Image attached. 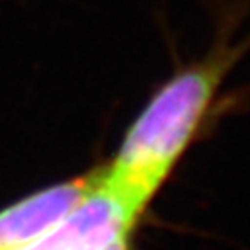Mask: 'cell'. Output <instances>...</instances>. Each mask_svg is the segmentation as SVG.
Segmentation results:
<instances>
[{"label": "cell", "mask_w": 250, "mask_h": 250, "mask_svg": "<svg viewBox=\"0 0 250 250\" xmlns=\"http://www.w3.org/2000/svg\"><path fill=\"white\" fill-rule=\"evenodd\" d=\"M99 250H128V238H118V240H114V242H110Z\"/></svg>", "instance_id": "cell-4"}, {"label": "cell", "mask_w": 250, "mask_h": 250, "mask_svg": "<svg viewBox=\"0 0 250 250\" xmlns=\"http://www.w3.org/2000/svg\"><path fill=\"white\" fill-rule=\"evenodd\" d=\"M101 169L40 189L0 211V250H16L69 215L99 181Z\"/></svg>", "instance_id": "cell-3"}, {"label": "cell", "mask_w": 250, "mask_h": 250, "mask_svg": "<svg viewBox=\"0 0 250 250\" xmlns=\"http://www.w3.org/2000/svg\"><path fill=\"white\" fill-rule=\"evenodd\" d=\"M132 217L99 181L69 213L16 250H99L118 238H128L136 225Z\"/></svg>", "instance_id": "cell-2"}, {"label": "cell", "mask_w": 250, "mask_h": 250, "mask_svg": "<svg viewBox=\"0 0 250 250\" xmlns=\"http://www.w3.org/2000/svg\"><path fill=\"white\" fill-rule=\"evenodd\" d=\"M234 53L217 49L169 75L124 134L112 162L101 167V185L140 217L195 140Z\"/></svg>", "instance_id": "cell-1"}]
</instances>
